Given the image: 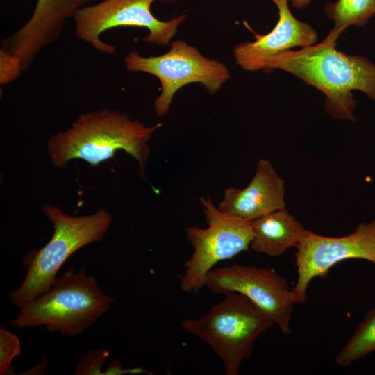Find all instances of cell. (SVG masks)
Masks as SVG:
<instances>
[{"label": "cell", "instance_id": "277c9868", "mask_svg": "<svg viewBox=\"0 0 375 375\" xmlns=\"http://www.w3.org/2000/svg\"><path fill=\"white\" fill-rule=\"evenodd\" d=\"M42 209L53 225V235L44 246L24 257L26 275L21 285L8 294L15 308L48 291L67 258L79 249L103 240L112 222L105 208L81 216L68 215L53 204H45Z\"/></svg>", "mask_w": 375, "mask_h": 375}, {"label": "cell", "instance_id": "ffe728a7", "mask_svg": "<svg viewBox=\"0 0 375 375\" xmlns=\"http://www.w3.org/2000/svg\"><path fill=\"white\" fill-rule=\"evenodd\" d=\"M153 374V372L147 371L140 367H134L132 369H124L122 365L118 360H112L110 362L103 374L106 375H121V374Z\"/></svg>", "mask_w": 375, "mask_h": 375}, {"label": "cell", "instance_id": "3957f363", "mask_svg": "<svg viewBox=\"0 0 375 375\" xmlns=\"http://www.w3.org/2000/svg\"><path fill=\"white\" fill-rule=\"evenodd\" d=\"M114 301L85 267L78 271L69 268L48 291L19 308L10 324L17 328L44 326L51 332L73 337L90 328Z\"/></svg>", "mask_w": 375, "mask_h": 375}, {"label": "cell", "instance_id": "52a82bcc", "mask_svg": "<svg viewBox=\"0 0 375 375\" xmlns=\"http://www.w3.org/2000/svg\"><path fill=\"white\" fill-rule=\"evenodd\" d=\"M200 201L208 226L186 228L194 252L184 263L181 288L188 293L205 286L207 274L217 262L248 250L253 238V221L222 211L210 198L201 197Z\"/></svg>", "mask_w": 375, "mask_h": 375}, {"label": "cell", "instance_id": "d6986e66", "mask_svg": "<svg viewBox=\"0 0 375 375\" xmlns=\"http://www.w3.org/2000/svg\"><path fill=\"white\" fill-rule=\"evenodd\" d=\"M23 71L19 58L3 47L0 49V84L4 85L15 81Z\"/></svg>", "mask_w": 375, "mask_h": 375}, {"label": "cell", "instance_id": "2e32d148", "mask_svg": "<svg viewBox=\"0 0 375 375\" xmlns=\"http://www.w3.org/2000/svg\"><path fill=\"white\" fill-rule=\"evenodd\" d=\"M375 351V307L368 310L362 321L335 358V362L347 367Z\"/></svg>", "mask_w": 375, "mask_h": 375}, {"label": "cell", "instance_id": "9a60e30c", "mask_svg": "<svg viewBox=\"0 0 375 375\" xmlns=\"http://www.w3.org/2000/svg\"><path fill=\"white\" fill-rule=\"evenodd\" d=\"M324 12L335 24L330 33L338 38L350 26H365L375 15V0H338L326 3Z\"/></svg>", "mask_w": 375, "mask_h": 375}, {"label": "cell", "instance_id": "7a4b0ae2", "mask_svg": "<svg viewBox=\"0 0 375 375\" xmlns=\"http://www.w3.org/2000/svg\"><path fill=\"white\" fill-rule=\"evenodd\" d=\"M162 125L146 126L119 110H92L81 114L69 128L51 135L47 152L53 165L63 168L73 159L98 166L124 150L138 161L143 174L149 155L148 142Z\"/></svg>", "mask_w": 375, "mask_h": 375}, {"label": "cell", "instance_id": "ba28073f", "mask_svg": "<svg viewBox=\"0 0 375 375\" xmlns=\"http://www.w3.org/2000/svg\"><path fill=\"white\" fill-rule=\"evenodd\" d=\"M158 0H103L81 8L73 17L74 33L81 40L100 53L112 55L115 45L105 42L101 35L118 27L144 28L148 34L142 40L149 44L167 45L176 35L187 15L181 14L162 21L151 12Z\"/></svg>", "mask_w": 375, "mask_h": 375}, {"label": "cell", "instance_id": "44dd1931", "mask_svg": "<svg viewBox=\"0 0 375 375\" xmlns=\"http://www.w3.org/2000/svg\"><path fill=\"white\" fill-rule=\"evenodd\" d=\"M47 360L45 357L42 358V360H40L37 365L33 367L31 369H29L24 373L25 374H44L46 371Z\"/></svg>", "mask_w": 375, "mask_h": 375}, {"label": "cell", "instance_id": "8992f818", "mask_svg": "<svg viewBox=\"0 0 375 375\" xmlns=\"http://www.w3.org/2000/svg\"><path fill=\"white\" fill-rule=\"evenodd\" d=\"M124 60L127 71L147 73L160 81L161 92L153 103L158 117L169 112L174 95L184 86L200 83L215 94L231 78L224 63L204 56L197 47L180 40L172 42L162 55L146 57L133 50Z\"/></svg>", "mask_w": 375, "mask_h": 375}, {"label": "cell", "instance_id": "5b68a950", "mask_svg": "<svg viewBox=\"0 0 375 375\" xmlns=\"http://www.w3.org/2000/svg\"><path fill=\"white\" fill-rule=\"evenodd\" d=\"M274 324L246 296L228 292L207 314L184 319L181 326L213 349L226 375H238L242 361L251 357L256 339Z\"/></svg>", "mask_w": 375, "mask_h": 375}, {"label": "cell", "instance_id": "603a6c76", "mask_svg": "<svg viewBox=\"0 0 375 375\" xmlns=\"http://www.w3.org/2000/svg\"><path fill=\"white\" fill-rule=\"evenodd\" d=\"M160 2H165V3H173L178 0H158Z\"/></svg>", "mask_w": 375, "mask_h": 375}, {"label": "cell", "instance_id": "6da1fadb", "mask_svg": "<svg viewBox=\"0 0 375 375\" xmlns=\"http://www.w3.org/2000/svg\"><path fill=\"white\" fill-rule=\"evenodd\" d=\"M337 39L329 33L321 42L281 52L269 60L264 71L281 69L293 74L324 94L325 108L331 117L354 121L353 90L375 101V64L365 56L337 50Z\"/></svg>", "mask_w": 375, "mask_h": 375}, {"label": "cell", "instance_id": "4fadbf2b", "mask_svg": "<svg viewBox=\"0 0 375 375\" xmlns=\"http://www.w3.org/2000/svg\"><path fill=\"white\" fill-rule=\"evenodd\" d=\"M285 208V182L266 159L258 160L255 175L244 188L226 189L219 205L222 211L250 221Z\"/></svg>", "mask_w": 375, "mask_h": 375}, {"label": "cell", "instance_id": "ac0fdd59", "mask_svg": "<svg viewBox=\"0 0 375 375\" xmlns=\"http://www.w3.org/2000/svg\"><path fill=\"white\" fill-rule=\"evenodd\" d=\"M108 356L109 352L103 348L88 351L80 358L74 374L103 375V372L101 371V367Z\"/></svg>", "mask_w": 375, "mask_h": 375}, {"label": "cell", "instance_id": "7c38bea8", "mask_svg": "<svg viewBox=\"0 0 375 375\" xmlns=\"http://www.w3.org/2000/svg\"><path fill=\"white\" fill-rule=\"evenodd\" d=\"M272 1L278 10V19L274 28L267 34L260 35L246 24L254 34L255 40L239 43L233 49L237 65L245 71H264L274 56L292 47L303 48L317 43V31L292 15L288 0Z\"/></svg>", "mask_w": 375, "mask_h": 375}, {"label": "cell", "instance_id": "7402d4cb", "mask_svg": "<svg viewBox=\"0 0 375 375\" xmlns=\"http://www.w3.org/2000/svg\"><path fill=\"white\" fill-rule=\"evenodd\" d=\"M292 6L296 9H301L307 6L312 0H290Z\"/></svg>", "mask_w": 375, "mask_h": 375}, {"label": "cell", "instance_id": "30bf717a", "mask_svg": "<svg viewBox=\"0 0 375 375\" xmlns=\"http://www.w3.org/2000/svg\"><path fill=\"white\" fill-rule=\"evenodd\" d=\"M205 286L213 293L238 292L262 310L286 335L291 333L293 306L286 279L271 268L234 264L211 269Z\"/></svg>", "mask_w": 375, "mask_h": 375}, {"label": "cell", "instance_id": "8fae6325", "mask_svg": "<svg viewBox=\"0 0 375 375\" xmlns=\"http://www.w3.org/2000/svg\"><path fill=\"white\" fill-rule=\"evenodd\" d=\"M95 1L37 0L30 18L12 35L3 38L1 47L17 55L25 71L45 47L58 40L66 22Z\"/></svg>", "mask_w": 375, "mask_h": 375}, {"label": "cell", "instance_id": "5bb4252c", "mask_svg": "<svg viewBox=\"0 0 375 375\" xmlns=\"http://www.w3.org/2000/svg\"><path fill=\"white\" fill-rule=\"evenodd\" d=\"M306 231L285 208L278 210L253 221L250 248L256 253L278 256L297 247Z\"/></svg>", "mask_w": 375, "mask_h": 375}, {"label": "cell", "instance_id": "e0dca14e", "mask_svg": "<svg viewBox=\"0 0 375 375\" xmlns=\"http://www.w3.org/2000/svg\"><path fill=\"white\" fill-rule=\"evenodd\" d=\"M21 354L19 339L12 332L0 328V374H11L13 372L12 362Z\"/></svg>", "mask_w": 375, "mask_h": 375}, {"label": "cell", "instance_id": "9c48e42d", "mask_svg": "<svg viewBox=\"0 0 375 375\" xmlns=\"http://www.w3.org/2000/svg\"><path fill=\"white\" fill-rule=\"evenodd\" d=\"M296 249L297 279L291 292L294 303H302L310 281L326 277L337 263L358 258L375 265V219L360 223L352 233L342 237L324 236L307 230Z\"/></svg>", "mask_w": 375, "mask_h": 375}]
</instances>
